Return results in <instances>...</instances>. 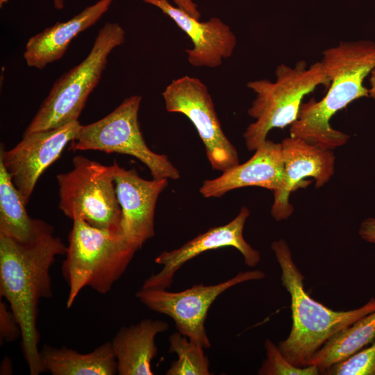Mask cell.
Masks as SVG:
<instances>
[{
	"label": "cell",
	"mask_w": 375,
	"mask_h": 375,
	"mask_svg": "<svg viewBox=\"0 0 375 375\" xmlns=\"http://www.w3.org/2000/svg\"><path fill=\"white\" fill-rule=\"evenodd\" d=\"M66 249L54 235L53 226L28 244L0 234V296L19 325L22 351L31 375L44 372L38 347V304L41 299L51 297L50 269Z\"/></svg>",
	"instance_id": "6da1fadb"
},
{
	"label": "cell",
	"mask_w": 375,
	"mask_h": 375,
	"mask_svg": "<svg viewBox=\"0 0 375 375\" xmlns=\"http://www.w3.org/2000/svg\"><path fill=\"white\" fill-rule=\"evenodd\" d=\"M320 62L331 81L328 90L319 101L312 98L302 102L290 133L292 137L333 151L345 144L349 135L333 128L331 117L352 101L369 97L363 82L375 69V42L342 41L324 50Z\"/></svg>",
	"instance_id": "7a4b0ae2"
},
{
	"label": "cell",
	"mask_w": 375,
	"mask_h": 375,
	"mask_svg": "<svg viewBox=\"0 0 375 375\" xmlns=\"http://www.w3.org/2000/svg\"><path fill=\"white\" fill-rule=\"evenodd\" d=\"M280 267L282 285L290 297L292 324L288 336L278 347L291 363L305 367L333 337L375 310V298L349 310H334L313 299L305 290V277L295 264L283 239L272 242Z\"/></svg>",
	"instance_id": "3957f363"
},
{
	"label": "cell",
	"mask_w": 375,
	"mask_h": 375,
	"mask_svg": "<svg viewBox=\"0 0 375 375\" xmlns=\"http://www.w3.org/2000/svg\"><path fill=\"white\" fill-rule=\"evenodd\" d=\"M67 240L62 265L68 285L67 308L85 287L101 294L108 293L138 250L121 231L98 228L79 217L73 219Z\"/></svg>",
	"instance_id": "277c9868"
},
{
	"label": "cell",
	"mask_w": 375,
	"mask_h": 375,
	"mask_svg": "<svg viewBox=\"0 0 375 375\" xmlns=\"http://www.w3.org/2000/svg\"><path fill=\"white\" fill-rule=\"evenodd\" d=\"M276 79L251 81L247 87L256 94L248 115L256 119L246 128L243 137L249 151H255L267 140L269 131L290 126L297 118L303 99L318 86L328 87L331 81L321 62L308 67L305 60L294 67L280 64Z\"/></svg>",
	"instance_id": "5b68a950"
},
{
	"label": "cell",
	"mask_w": 375,
	"mask_h": 375,
	"mask_svg": "<svg viewBox=\"0 0 375 375\" xmlns=\"http://www.w3.org/2000/svg\"><path fill=\"white\" fill-rule=\"evenodd\" d=\"M125 38L126 32L119 24L106 23L88 55L54 82L24 135L78 121L90 94L100 81L109 54Z\"/></svg>",
	"instance_id": "8992f818"
},
{
	"label": "cell",
	"mask_w": 375,
	"mask_h": 375,
	"mask_svg": "<svg viewBox=\"0 0 375 375\" xmlns=\"http://www.w3.org/2000/svg\"><path fill=\"white\" fill-rule=\"evenodd\" d=\"M72 164L70 171L56 176L60 210L72 220L79 217L98 228L122 231L115 184L117 162L106 165L76 156Z\"/></svg>",
	"instance_id": "52a82bcc"
},
{
	"label": "cell",
	"mask_w": 375,
	"mask_h": 375,
	"mask_svg": "<svg viewBox=\"0 0 375 375\" xmlns=\"http://www.w3.org/2000/svg\"><path fill=\"white\" fill-rule=\"evenodd\" d=\"M142 101L140 95H132L102 119L81 125L69 149L96 150L132 156L143 162L153 178L176 180L178 169L164 154L151 151L146 144L138 122Z\"/></svg>",
	"instance_id": "ba28073f"
},
{
	"label": "cell",
	"mask_w": 375,
	"mask_h": 375,
	"mask_svg": "<svg viewBox=\"0 0 375 375\" xmlns=\"http://www.w3.org/2000/svg\"><path fill=\"white\" fill-rule=\"evenodd\" d=\"M265 277V272L259 269L240 272L224 282L208 285L197 284L181 292L142 288L137 292L136 297L150 310L172 318L179 333L208 349L211 343L205 322L212 303L230 288Z\"/></svg>",
	"instance_id": "9c48e42d"
},
{
	"label": "cell",
	"mask_w": 375,
	"mask_h": 375,
	"mask_svg": "<svg viewBox=\"0 0 375 375\" xmlns=\"http://www.w3.org/2000/svg\"><path fill=\"white\" fill-rule=\"evenodd\" d=\"M168 112L189 119L202 140L213 169L222 172L239 165L237 149L224 134L206 84L183 76L174 79L162 92Z\"/></svg>",
	"instance_id": "30bf717a"
},
{
	"label": "cell",
	"mask_w": 375,
	"mask_h": 375,
	"mask_svg": "<svg viewBox=\"0 0 375 375\" xmlns=\"http://www.w3.org/2000/svg\"><path fill=\"white\" fill-rule=\"evenodd\" d=\"M81 126L78 121L64 126L24 135L22 140L6 151L0 148V162L26 205L29 202L35 185L44 172L60 156Z\"/></svg>",
	"instance_id": "8fae6325"
},
{
	"label": "cell",
	"mask_w": 375,
	"mask_h": 375,
	"mask_svg": "<svg viewBox=\"0 0 375 375\" xmlns=\"http://www.w3.org/2000/svg\"><path fill=\"white\" fill-rule=\"evenodd\" d=\"M249 215V210L243 206L228 224L212 227L178 249L161 252L154 260L155 263L162 266L161 269L148 277L142 288L167 289L176 273L187 262L206 251L226 247L238 250L247 266L256 267L261 260L260 253L243 236L244 224Z\"/></svg>",
	"instance_id": "7c38bea8"
},
{
	"label": "cell",
	"mask_w": 375,
	"mask_h": 375,
	"mask_svg": "<svg viewBox=\"0 0 375 375\" xmlns=\"http://www.w3.org/2000/svg\"><path fill=\"white\" fill-rule=\"evenodd\" d=\"M284 178L281 187L274 192L271 214L276 221L287 219L294 208L289 201L292 192L306 186L303 178L312 177L315 187L326 183L334 174L335 156L332 150L324 149L306 141L290 136L281 142Z\"/></svg>",
	"instance_id": "4fadbf2b"
},
{
	"label": "cell",
	"mask_w": 375,
	"mask_h": 375,
	"mask_svg": "<svg viewBox=\"0 0 375 375\" xmlns=\"http://www.w3.org/2000/svg\"><path fill=\"white\" fill-rule=\"evenodd\" d=\"M115 184L122 210V233L129 244L140 249L155 235L156 203L167 188L168 179L146 180L135 169L118 165Z\"/></svg>",
	"instance_id": "5bb4252c"
},
{
	"label": "cell",
	"mask_w": 375,
	"mask_h": 375,
	"mask_svg": "<svg viewBox=\"0 0 375 375\" xmlns=\"http://www.w3.org/2000/svg\"><path fill=\"white\" fill-rule=\"evenodd\" d=\"M142 1L160 9L190 39L192 47L185 50L190 65L215 68L233 55L237 44L236 36L219 18L214 17L201 22L168 0Z\"/></svg>",
	"instance_id": "9a60e30c"
},
{
	"label": "cell",
	"mask_w": 375,
	"mask_h": 375,
	"mask_svg": "<svg viewBox=\"0 0 375 375\" xmlns=\"http://www.w3.org/2000/svg\"><path fill=\"white\" fill-rule=\"evenodd\" d=\"M283 178L281 143L267 140L244 163L222 172L217 178L204 181L199 192L205 198H218L229 191L247 186L274 192L281 187Z\"/></svg>",
	"instance_id": "2e32d148"
},
{
	"label": "cell",
	"mask_w": 375,
	"mask_h": 375,
	"mask_svg": "<svg viewBox=\"0 0 375 375\" xmlns=\"http://www.w3.org/2000/svg\"><path fill=\"white\" fill-rule=\"evenodd\" d=\"M112 1L99 0L70 19L57 22L31 37L26 44L23 55L27 65L42 69L47 65L60 60L72 40L96 24L109 9Z\"/></svg>",
	"instance_id": "e0dca14e"
},
{
	"label": "cell",
	"mask_w": 375,
	"mask_h": 375,
	"mask_svg": "<svg viewBox=\"0 0 375 375\" xmlns=\"http://www.w3.org/2000/svg\"><path fill=\"white\" fill-rule=\"evenodd\" d=\"M168 327L165 321L144 319L119 328L110 342L117 374L153 375L151 362L158 352L156 337Z\"/></svg>",
	"instance_id": "ac0fdd59"
},
{
	"label": "cell",
	"mask_w": 375,
	"mask_h": 375,
	"mask_svg": "<svg viewBox=\"0 0 375 375\" xmlns=\"http://www.w3.org/2000/svg\"><path fill=\"white\" fill-rule=\"evenodd\" d=\"M44 372L52 375H115L117 360L110 342H105L88 353L62 347L44 345L40 350Z\"/></svg>",
	"instance_id": "d6986e66"
},
{
	"label": "cell",
	"mask_w": 375,
	"mask_h": 375,
	"mask_svg": "<svg viewBox=\"0 0 375 375\" xmlns=\"http://www.w3.org/2000/svg\"><path fill=\"white\" fill-rule=\"evenodd\" d=\"M26 206L0 162V234L22 244L34 242L52 227L43 220L31 218Z\"/></svg>",
	"instance_id": "ffe728a7"
},
{
	"label": "cell",
	"mask_w": 375,
	"mask_h": 375,
	"mask_svg": "<svg viewBox=\"0 0 375 375\" xmlns=\"http://www.w3.org/2000/svg\"><path fill=\"white\" fill-rule=\"evenodd\" d=\"M375 340V310L369 312L329 340L312 358L320 374L342 362Z\"/></svg>",
	"instance_id": "44dd1931"
},
{
	"label": "cell",
	"mask_w": 375,
	"mask_h": 375,
	"mask_svg": "<svg viewBox=\"0 0 375 375\" xmlns=\"http://www.w3.org/2000/svg\"><path fill=\"white\" fill-rule=\"evenodd\" d=\"M169 353H175L178 359L174 361L167 375H210L209 360L204 348L191 341L178 331L169 338Z\"/></svg>",
	"instance_id": "7402d4cb"
},
{
	"label": "cell",
	"mask_w": 375,
	"mask_h": 375,
	"mask_svg": "<svg viewBox=\"0 0 375 375\" xmlns=\"http://www.w3.org/2000/svg\"><path fill=\"white\" fill-rule=\"evenodd\" d=\"M266 358L258 371L260 375H318L319 368L314 365L296 366L284 356L278 345L270 339L265 341Z\"/></svg>",
	"instance_id": "603a6c76"
},
{
	"label": "cell",
	"mask_w": 375,
	"mask_h": 375,
	"mask_svg": "<svg viewBox=\"0 0 375 375\" xmlns=\"http://www.w3.org/2000/svg\"><path fill=\"white\" fill-rule=\"evenodd\" d=\"M322 374L375 375V340L346 360L331 365Z\"/></svg>",
	"instance_id": "cb8c5ba5"
},
{
	"label": "cell",
	"mask_w": 375,
	"mask_h": 375,
	"mask_svg": "<svg viewBox=\"0 0 375 375\" xmlns=\"http://www.w3.org/2000/svg\"><path fill=\"white\" fill-rule=\"evenodd\" d=\"M0 301V340L1 344L12 342L21 337L19 325L10 307Z\"/></svg>",
	"instance_id": "d4e9b609"
},
{
	"label": "cell",
	"mask_w": 375,
	"mask_h": 375,
	"mask_svg": "<svg viewBox=\"0 0 375 375\" xmlns=\"http://www.w3.org/2000/svg\"><path fill=\"white\" fill-rule=\"evenodd\" d=\"M358 234L365 242L375 244V218L364 219L359 226Z\"/></svg>",
	"instance_id": "484cf974"
},
{
	"label": "cell",
	"mask_w": 375,
	"mask_h": 375,
	"mask_svg": "<svg viewBox=\"0 0 375 375\" xmlns=\"http://www.w3.org/2000/svg\"><path fill=\"white\" fill-rule=\"evenodd\" d=\"M175 5L193 17L200 19L201 12L193 0H172Z\"/></svg>",
	"instance_id": "4316f807"
},
{
	"label": "cell",
	"mask_w": 375,
	"mask_h": 375,
	"mask_svg": "<svg viewBox=\"0 0 375 375\" xmlns=\"http://www.w3.org/2000/svg\"><path fill=\"white\" fill-rule=\"evenodd\" d=\"M12 365L10 359L8 356H4L2 360L1 366H0V374L1 375H10L12 374Z\"/></svg>",
	"instance_id": "83f0119b"
},
{
	"label": "cell",
	"mask_w": 375,
	"mask_h": 375,
	"mask_svg": "<svg viewBox=\"0 0 375 375\" xmlns=\"http://www.w3.org/2000/svg\"><path fill=\"white\" fill-rule=\"evenodd\" d=\"M369 76V97H372L375 99V69H374L370 73Z\"/></svg>",
	"instance_id": "f1b7e54d"
},
{
	"label": "cell",
	"mask_w": 375,
	"mask_h": 375,
	"mask_svg": "<svg viewBox=\"0 0 375 375\" xmlns=\"http://www.w3.org/2000/svg\"><path fill=\"white\" fill-rule=\"evenodd\" d=\"M54 8L56 10H62L65 7V0H52Z\"/></svg>",
	"instance_id": "f546056e"
},
{
	"label": "cell",
	"mask_w": 375,
	"mask_h": 375,
	"mask_svg": "<svg viewBox=\"0 0 375 375\" xmlns=\"http://www.w3.org/2000/svg\"><path fill=\"white\" fill-rule=\"evenodd\" d=\"M5 3H6V1L5 0H1V4H2V3L3 4Z\"/></svg>",
	"instance_id": "4dcf8cb0"
}]
</instances>
